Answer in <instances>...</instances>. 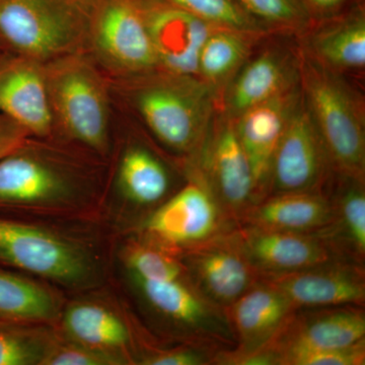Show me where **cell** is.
<instances>
[{"mask_svg": "<svg viewBox=\"0 0 365 365\" xmlns=\"http://www.w3.org/2000/svg\"><path fill=\"white\" fill-rule=\"evenodd\" d=\"M295 307L277 289L259 281L225 309L237 353H249L267 345L284 326Z\"/></svg>", "mask_w": 365, "mask_h": 365, "instance_id": "obj_21", "label": "cell"}, {"mask_svg": "<svg viewBox=\"0 0 365 365\" xmlns=\"http://www.w3.org/2000/svg\"><path fill=\"white\" fill-rule=\"evenodd\" d=\"M332 222V203L326 193L300 192L265 197L245 212L237 225L319 235Z\"/></svg>", "mask_w": 365, "mask_h": 365, "instance_id": "obj_22", "label": "cell"}, {"mask_svg": "<svg viewBox=\"0 0 365 365\" xmlns=\"http://www.w3.org/2000/svg\"><path fill=\"white\" fill-rule=\"evenodd\" d=\"M300 50L297 36H264L223 93L220 111L239 117L299 85Z\"/></svg>", "mask_w": 365, "mask_h": 365, "instance_id": "obj_10", "label": "cell"}, {"mask_svg": "<svg viewBox=\"0 0 365 365\" xmlns=\"http://www.w3.org/2000/svg\"><path fill=\"white\" fill-rule=\"evenodd\" d=\"M62 327L73 342L117 352L130 344L128 327L113 312L100 304L78 302L66 309Z\"/></svg>", "mask_w": 365, "mask_h": 365, "instance_id": "obj_26", "label": "cell"}, {"mask_svg": "<svg viewBox=\"0 0 365 365\" xmlns=\"http://www.w3.org/2000/svg\"><path fill=\"white\" fill-rule=\"evenodd\" d=\"M200 179L223 212L237 225L256 202L251 165L235 129V119L216 111L198 153L185 165Z\"/></svg>", "mask_w": 365, "mask_h": 365, "instance_id": "obj_8", "label": "cell"}, {"mask_svg": "<svg viewBox=\"0 0 365 365\" xmlns=\"http://www.w3.org/2000/svg\"><path fill=\"white\" fill-rule=\"evenodd\" d=\"M365 342L364 307L338 306L295 309L265 350L274 354L289 347L340 349Z\"/></svg>", "mask_w": 365, "mask_h": 365, "instance_id": "obj_17", "label": "cell"}, {"mask_svg": "<svg viewBox=\"0 0 365 365\" xmlns=\"http://www.w3.org/2000/svg\"><path fill=\"white\" fill-rule=\"evenodd\" d=\"M108 173V160L76 144L32 136L0 158V212H81L100 199Z\"/></svg>", "mask_w": 365, "mask_h": 365, "instance_id": "obj_1", "label": "cell"}, {"mask_svg": "<svg viewBox=\"0 0 365 365\" xmlns=\"http://www.w3.org/2000/svg\"><path fill=\"white\" fill-rule=\"evenodd\" d=\"M297 39L302 51L321 66L364 85L365 4L337 18L309 23Z\"/></svg>", "mask_w": 365, "mask_h": 365, "instance_id": "obj_19", "label": "cell"}, {"mask_svg": "<svg viewBox=\"0 0 365 365\" xmlns=\"http://www.w3.org/2000/svg\"><path fill=\"white\" fill-rule=\"evenodd\" d=\"M0 114L34 137L53 136L44 64L14 53L0 54Z\"/></svg>", "mask_w": 365, "mask_h": 365, "instance_id": "obj_18", "label": "cell"}, {"mask_svg": "<svg viewBox=\"0 0 365 365\" xmlns=\"http://www.w3.org/2000/svg\"><path fill=\"white\" fill-rule=\"evenodd\" d=\"M86 53L109 78L158 68L139 0H91Z\"/></svg>", "mask_w": 365, "mask_h": 365, "instance_id": "obj_7", "label": "cell"}, {"mask_svg": "<svg viewBox=\"0 0 365 365\" xmlns=\"http://www.w3.org/2000/svg\"><path fill=\"white\" fill-rule=\"evenodd\" d=\"M240 6L270 33L297 36L309 25L299 0H237Z\"/></svg>", "mask_w": 365, "mask_h": 365, "instance_id": "obj_31", "label": "cell"}, {"mask_svg": "<svg viewBox=\"0 0 365 365\" xmlns=\"http://www.w3.org/2000/svg\"><path fill=\"white\" fill-rule=\"evenodd\" d=\"M300 97L299 85L272 100L250 108L235 119L237 136L253 174L255 203L268 195L274 155Z\"/></svg>", "mask_w": 365, "mask_h": 365, "instance_id": "obj_20", "label": "cell"}, {"mask_svg": "<svg viewBox=\"0 0 365 365\" xmlns=\"http://www.w3.org/2000/svg\"><path fill=\"white\" fill-rule=\"evenodd\" d=\"M297 309L365 304L364 265L336 259L294 272L262 275Z\"/></svg>", "mask_w": 365, "mask_h": 365, "instance_id": "obj_14", "label": "cell"}, {"mask_svg": "<svg viewBox=\"0 0 365 365\" xmlns=\"http://www.w3.org/2000/svg\"><path fill=\"white\" fill-rule=\"evenodd\" d=\"M109 81L120 116L135 122L185 165L195 157L217 111L200 79L157 68Z\"/></svg>", "mask_w": 365, "mask_h": 365, "instance_id": "obj_2", "label": "cell"}, {"mask_svg": "<svg viewBox=\"0 0 365 365\" xmlns=\"http://www.w3.org/2000/svg\"><path fill=\"white\" fill-rule=\"evenodd\" d=\"M57 342L42 324L0 321V365H43Z\"/></svg>", "mask_w": 365, "mask_h": 365, "instance_id": "obj_28", "label": "cell"}, {"mask_svg": "<svg viewBox=\"0 0 365 365\" xmlns=\"http://www.w3.org/2000/svg\"><path fill=\"white\" fill-rule=\"evenodd\" d=\"M53 136L108 160L116 109L108 76L86 52L44 63Z\"/></svg>", "mask_w": 365, "mask_h": 365, "instance_id": "obj_3", "label": "cell"}, {"mask_svg": "<svg viewBox=\"0 0 365 365\" xmlns=\"http://www.w3.org/2000/svg\"><path fill=\"white\" fill-rule=\"evenodd\" d=\"M125 261L133 279L165 281L188 278L186 268L178 255L148 242L132 245Z\"/></svg>", "mask_w": 365, "mask_h": 365, "instance_id": "obj_29", "label": "cell"}, {"mask_svg": "<svg viewBox=\"0 0 365 365\" xmlns=\"http://www.w3.org/2000/svg\"><path fill=\"white\" fill-rule=\"evenodd\" d=\"M299 50L300 91L335 173L365 180L364 85Z\"/></svg>", "mask_w": 365, "mask_h": 365, "instance_id": "obj_4", "label": "cell"}, {"mask_svg": "<svg viewBox=\"0 0 365 365\" xmlns=\"http://www.w3.org/2000/svg\"><path fill=\"white\" fill-rule=\"evenodd\" d=\"M365 342L340 349L289 347L274 354V365H364Z\"/></svg>", "mask_w": 365, "mask_h": 365, "instance_id": "obj_32", "label": "cell"}, {"mask_svg": "<svg viewBox=\"0 0 365 365\" xmlns=\"http://www.w3.org/2000/svg\"><path fill=\"white\" fill-rule=\"evenodd\" d=\"M309 23L337 18L365 4V0H299Z\"/></svg>", "mask_w": 365, "mask_h": 365, "instance_id": "obj_35", "label": "cell"}, {"mask_svg": "<svg viewBox=\"0 0 365 365\" xmlns=\"http://www.w3.org/2000/svg\"><path fill=\"white\" fill-rule=\"evenodd\" d=\"M334 175L330 155L302 95L274 155L267 196L326 193Z\"/></svg>", "mask_w": 365, "mask_h": 365, "instance_id": "obj_11", "label": "cell"}, {"mask_svg": "<svg viewBox=\"0 0 365 365\" xmlns=\"http://www.w3.org/2000/svg\"><path fill=\"white\" fill-rule=\"evenodd\" d=\"M232 230L178 255L190 282L223 311L261 279Z\"/></svg>", "mask_w": 365, "mask_h": 365, "instance_id": "obj_13", "label": "cell"}, {"mask_svg": "<svg viewBox=\"0 0 365 365\" xmlns=\"http://www.w3.org/2000/svg\"><path fill=\"white\" fill-rule=\"evenodd\" d=\"M31 137L20 125L0 114V158L20 148Z\"/></svg>", "mask_w": 365, "mask_h": 365, "instance_id": "obj_36", "label": "cell"}, {"mask_svg": "<svg viewBox=\"0 0 365 365\" xmlns=\"http://www.w3.org/2000/svg\"><path fill=\"white\" fill-rule=\"evenodd\" d=\"M60 302L50 288L0 268V321L21 324H44L59 314Z\"/></svg>", "mask_w": 365, "mask_h": 365, "instance_id": "obj_25", "label": "cell"}, {"mask_svg": "<svg viewBox=\"0 0 365 365\" xmlns=\"http://www.w3.org/2000/svg\"><path fill=\"white\" fill-rule=\"evenodd\" d=\"M4 52H6V51H4V48H2L1 46H0V54H2V53H4Z\"/></svg>", "mask_w": 365, "mask_h": 365, "instance_id": "obj_37", "label": "cell"}, {"mask_svg": "<svg viewBox=\"0 0 365 365\" xmlns=\"http://www.w3.org/2000/svg\"><path fill=\"white\" fill-rule=\"evenodd\" d=\"M267 34L218 28L209 34L199 55L197 76L212 93L218 111L227 86Z\"/></svg>", "mask_w": 365, "mask_h": 365, "instance_id": "obj_24", "label": "cell"}, {"mask_svg": "<svg viewBox=\"0 0 365 365\" xmlns=\"http://www.w3.org/2000/svg\"><path fill=\"white\" fill-rule=\"evenodd\" d=\"M91 0H0V46L41 63L86 52Z\"/></svg>", "mask_w": 365, "mask_h": 365, "instance_id": "obj_6", "label": "cell"}, {"mask_svg": "<svg viewBox=\"0 0 365 365\" xmlns=\"http://www.w3.org/2000/svg\"><path fill=\"white\" fill-rule=\"evenodd\" d=\"M127 360L120 353L106 351L79 343H56L43 365H115Z\"/></svg>", "mask_w": 365, "mask_h": 365, "instance_id": "obj_33", "label": "cell"}, {"mask_svg": "<svg viewBox=\"0 0 365 365\" xmlns=\"http://www.w3.org/2000/svg\"><path fill=\"white\" fill-rule=\"evenodd\" d=\"M0 268L83 288L100 280L101 260L85 239L0 212Z\"/></svg>", "mask_w": 365, "mask_h": 365, "instance_id": "obj_5", "label": "cell"}, {"mask_svg": "<svg viewBox=\"0 0 365 365\" xmlns=\"http://www.w3.org/2000/svg\"><path fill=\"white\" fill-rule=\"evenodd\" d=\"M218 29L251 33H270L249 16L237 0H167Z\"/></svg>", "mask_w": 365, "mask_h": 365, "instance_id": "obj_30", "label": "cell"}, {"mask_svg": "<svg viewBox=\"0 0 365 365\" xmlns=\"http://www.w3.org/2000/svg\"><path fill=\"white\" fill-rule=\"evenodd\" d=\"M333 208V222L323 234L345 260L364 265L365 180L335 173L326 192Z\"/></svg>", "mask_w": 365, "mask_h": 365, "instance_id": "obj_23", "label": "cell"}, {"mask_svg": "<svg viewBox=\"0 0 365 365\" xmlns=\"http://www.w3.org/2000/svg\"><path fill=\"white\" fill-rule=\"evenodd\" d=\"M118 182L130 202L150 206L167 196L170 178L165 165L153 151L140 144H133L127 148L120 160Z\"/></svg>", "mask_w": 365, "mask_h": 365, "instance_id": "obj_27", "label": "cell"}, {"mask_svg": "<svg viewBox=\"0 0 365 365\" xmlns=\"http://www.w3.org/2000/svg\"><path fill=\"white\" fill-rule=\"evenodd\" d=\"M207 348L192 345L173 349L155 350L144 356L141 364L144 365H202L212 364L215 353Z\"/></svg>", "mask_w": 365, "mask_h": 365, "instance_id": "obj_34", "label": "cell"}, {"mask_svg": "<svg viewBox=\"0 0 365 365\" xmlns=\"http://www.w3.org/2000/svg\"><path fill=\"white\" fill-rule=\"evenodd\" d=\"M133 280L148 306L186 330L194 344L215 351L235 347L225 311L203 297L188 278Z\"/></svg>", "mask_w": 365, "mask_h": 365, "instance_id": "obj_12", "label": "cell"}, {"mask_svg": "<svg viewBox=\"0 0 365 365\" xmlns=\"http://www.w3.org/2000/svg\"><path fill=\"white\" fill-rule=\"evenodd\" d=\"M158 68L197 76L199 55L213 26L167 0H139Z\"/></svg>", "mask_w": 365, "mask_h": 365, "instance_id": "obj_16", "label": "cell"}, {"mask_svg": "<svg viewBox=\"0 0 365 365\" xmlns=\"http://www.w3.org/2000/svg\"><path fill=\"white\" fill-rule=\"evenodd\" d=\"M237 227L223 212L215 197L196 177L165 201L146 220L148 244L180 255Z\"/></svg>", "mask_w": 365, "mask_h": 365, "instance_id": "obj_9", "label": "cell"}, {"mask_svg": "<svg viewBox=\"0 0 365 365\" xmlns=\"http://www.w3.org/2000/svg\"><path fill=\"white\" fill-rule=\"evenodd\" d=\"M232 237L260 275L294 272L342 259L319 234L237 225ZM345 260V259H343Z\"/></svg>", "mask_w": 365, "mask_h": 365, "instance_id": "obj_15", "label": "cell"}]
</instances>
